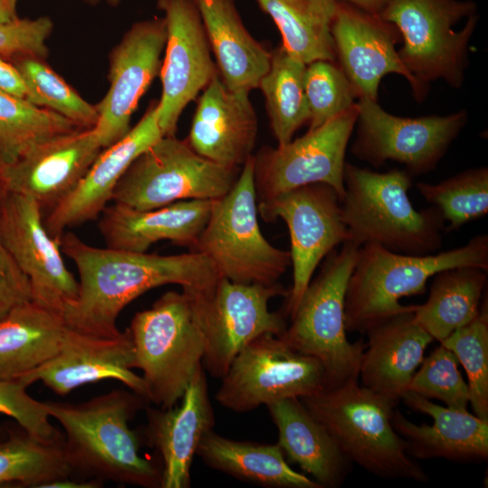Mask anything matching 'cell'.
<instances>
[{
  "mask_svg": "<svg viewBox=\"0 0 488 488\" xmlns=\"http://www.w3.org/2000/svg\"><path fill=\"white\" fill-rule=\"evenodd\" d=\"M61 252L75 264L79 295L63 313L67 325L87 334L115 338L122 334L117 319L133 300L166 284L201 291L220 277L203 254L134 252L87 244L72 232L59 239Z\"/></svg>",
  "mask_w": 488,
  "mask_h": 488,
  "instance_id": "cell-1",
  "label": "cell"
},
{
  "mask_svg": "<svg viewBox=\"0 0 488 488\" xmlns=\"http://www.w3.org/2000/svg\"><path fill=\"white\" fill-rule=\"evenodd\" d=\"M359 249L346 241L325 257L291 317V324L279 336L296 352L321 363L325 389L359 379L366 343L348 341L344 321L345 291Z\"/></svg>",
  "mask_w": 488,
  "mask_h": 488,
  "instance_id": "cell-7",
  "label": "cell"
},
{
  "mask_svg": "<svg viewBox=\"0 0 488 488\" xmlns=\"http://www.w3.org/2000/svg\"><path fill=\"white\" fill-rule=\"evenodd\" d=\"M102 150L93 128L52 137L5 164V191L33 199L44 215L76 189Z\"/></svg>",
  "mask_w": 488,
  "mask_h": 488,
  "instance_id": "cell-20",
  "label": "cell"
},
{
  "mask_svg": "<svg viewBox=\"0 0 488 488\" xmlns=\"http://www.w3.org/2000/svg\"><path fill=\"white\" fill-rule=\"evenodd\" d=\"M54 24L49 16L16 18L0 23V55L11 61L19 56H34L46 60L47 40Z\"/></svg>",
  "mask_w": 488,
  "mask_h": 488,
  "instance_id": "cell-43",
  "label": "cell"
},
{
  "mask_svg": "<svg viewBox=\"0 0 488 488\" xmlns=\"http://www.w3.org/2000/svg\"><path fill=\"white\" fill-rule=\"evenodd\" d=\"M476 10L470 0H387L379 15L398 29L399 57L427 93L433 80L463 84Z\"/></svg>",
  "mask_w": 488,
  "mask_h": 488,
  "instance_id": "cell-8",
  "label": "cell"
},
{
  "mask_svg": "<svg viewBox=\"0 0 488 488\" xmlns=\"http://www.w3.org/2000/svg\"><path fill=\"white\" fill-rule=\"evenodd\" d=\"M416 187L449 222L446 230H457L488 213L487 167L468 169L435 184L417 183Z\"/></svg>",
  "mask_w": 488,
  "mask_h": 488,
  "instance_id": "cell-38",
  "label": "cell"
},
{
  "mask_svg": "<svg viewBox=\"0 0 488 488\" xmlns=\"http://www.w3.org/2000/svg\"><path fill=\"white\" fill-rule=\"evenodd\" d=\"M456 357L467 376L469 404L474 415L488 419V305L478 315L440 342Z\"/></svg>",
  "mask_w": 488,
  "mask_h": 488,
  "instance_id": "cell-39",
  "label": "cell"
},
{
  "mask_svg": "<svg viewBox=\"0 0 488 488\" xmlns=\"http://www.w3.org/2000/svg\"><path fill=\"white\" fill-rule=\"evenodd\" d=\"M412 178L406 169L378 173L346 162L341 211L348 241L407 255L437 252L446 221L434 205L414 208L408 195Z\"/></svg>",
  "mask_w": 488,
  "mask_h": 488,
  "instance_id": "cell-3",
  "label": "cell"
},
{
  "mask_svg": "<svg viewBox=\"0 0 488 488\" xmlns=\"http://www.w3.org/2000/svg\"><path fill=\"white\" fill-rule=\"evenodd\" d=\"M221 380L215 399L221 407L237 413L325 389L324 371L316 359L269 333L245 345Z\"/></svg>",
  "mask_w": 488,
  "mask_h": 488,
  "instance_id": "cell-12",
  "label": "cell"
},
{
  "mask_svg": "<svg viewBox=\"0 0 488 488\" xmlns=\"http://www.w3.org/2000/svg\"><path fill=\"white\" fill-rule=\"evenodd\" d=\"M249 95L227 89L218 73L199 98L188 145L213 163L241 168L252 155L258 129Z\"/></svg>",
  "mask_w": 488,
  "mask_h": 488,
  "instance_id": "cell-24",
  "label": "cell"
},
{
  "mask_svg": "<svg viewBox=\"0 0 488 488\" xmlns=\"http://www.w3.org/2000/svg\"><path fill=\"white\" fill-rule=\"evenodd\" d=\"M277 25L283 47L305 64L333 61L331 26L337 0H256Z\"/></svg>",
  "mask_w": 488,
  "mask_h": 488,
  "instance_id": "cell-33",
  "label": "cell"
},
{
  "mask_svg": "<svg viewBox=\"0 0 488 488\" xmlns=\"http://www.w3.org/2000/svg\"><path fill=\"white\" fill-rule=\"evenodd\" d=\"M18 0H0V23H6L18 18Z\"/></svg>",
  "mask_w": 488,
  "mask_h": 488,
  "instance_id": "cell-47",
  "label": "cell"
},
{
  "mask_svg": "<svg viewBox=\"0 0 488 488\" xmlns=\"http://www.w3.org/2000/svg\"><path fill=\"white\" fill-rule=\"evenodd\" d=\"M157 102L120 140L104 148L76 189L43 217L47 232L59 239L67 229L96 220L112 200L119 179L134 160L161 137Z\"/></svg>",
  "mask_w": 488,
  "mask_h": 488,
  "instance_id": "cell-22",
  "label": "cell"
},
{
  "mask_svg": "<svg viewBox=\"0 0 488 488\" xmlns=\"http://www.w3.org/2000/svg\"><path fill=\"white\" fill-rule=\"evenodd\" d=\"M205 339L204 371L221 379L239 352L255 338L280 336L286 328L284 316L268 309L276 296H287L280 283L241 284L219 277L208 288L188 292Z\"/></svg>",
  "mask_w": 488,
  "mask_h": 488,
  "instance_id": "cell-11",
  "label": "cell"
},
{
  "mask_svg": "<svg viewBox=\"0 0 488 488\" xmlns=\"http://www.w3.org/2000/svg\"><path fill=\"white\" fill-rule=\"evenodd\" d=\"M84 4L94 6L99 5L101 2H104L108 6L117 7L118 6L123 0H81Z\"/></svg>",
  "mask_w": 488,
  "mask_h": 488,
  "instance_id": "cell-48",
  "label": "cell"
},
{
  "mask_svg": "<svg viewBox=\"0 0 488 488\" xmlns=\"http://www.w3.org/2000/svg\"><path fill=\"white\" fill-rule=\"evenodd\" d=\"M408 390L428 399L440 400L451 408L465 410L469 405L468 386L458 370V361L441 343L423 360Z\"/></svg>",
  "mask_w": 488,
  "mask_h": 488,
  "instance_id": "cell-41",
  "label": "cell"
},
{
  "mask_svg": "<svg viewBox=\"0 0 488 488\" xmlns=\"http://www.w3.org/2000/svg\"><path fill=\"white\" fill-rule=\"evenodd\" d=\"M358 117L356 103L303 136L254 155L257 198L272 199L311 183H325L344 194L345 153Z\"/></svg>",
  "mask_w": 488,
  "mask_h": 488,
  "instance_id": "cell-15",
  "label": "cell"
},
{
  "mask_svg": "<svg viewBox=\"0 0 488 488\" xmlns=\"http://www.w3.org/2000/svg\"><path fill=\"white\" fill-rule=\"evenodd\" d=\"M196 455L214 470L264 487L322 488L292 469L277 443L234 440L211 430L202 438Z\"/></svg>",
  "mask_w": 488,
  "mask_h": 488,
  "instance_id": "cell-31",
  "label": "cell"
},
{
  "mask_svg": "<svg viewBox=\"0 0 488 488\" xmlns=\"http://www.w3.org/2000/svg\"><path fill=\"white\" fill-rule=\"evenodd\" d=\"M305 93L308 107L309 129L319 127L352 108L354 90L340 66L318 60L306 64Z\"/></svg>",
  "mask_w": 488,
  "mask_h": 488,
  "instance_id": "cell-40",
  "label": "cell"
},
{
  "mask_svg": "<svg viewBox=\"0 0 488 488\" xmlns=\"http://www.w3.org/2000/svg\"><path fill=\"white\" fill-rule=\"evenodd\" d=\"M166 42L164 17L135 23L109 53V87L97 104L99 118L94 133L104 148L130 130L138 102L160 73L161 54Z\"/></svg>",
  "mask_w": 488,
  "mask_h": 488,
  "instance_id": "cell-18",
  "label": "cell"
},
{
  "mask_svg": "<svg viewBox=\"0 0 488 488\" xmlns=\"http://www.w3.org/2000/svg\"><path fill=\"white\" fill-rule=\"evenodd\" d=\"M156 7L166 23L158 124L163 136H175L183 109L219 72L194 1L156 0Z\"/></svg>",
  "mask_w": 488,
  "mask_h": 488,
  "instance_id": "cell-17",
  "label": "cell"
},
{
  "mask_svg": "<svg viewBox=\"0 0 488 488\" xmlns=\"http://www.w3.org/2000/svg\"><path fill=\"white\" fill-rule=\"evenodd\" d=\"M0 239L27 277L33 302L63 316L79 295L59 239L47 232L43 213L32 198L5 192L0 197Z\"/></svg>",
  "mask_w": 488,
  "mask_h": 488,
  "instance_id": "cell-16",
  "label": "cell"
},
{
  "mask_svg": "<svg viewBox=\"0 0 488 488\" xmlns=\"http://www.w3.org/2000/svg\"><path fill=\"white\" fill-rule=\"evenodd\" d=\"M352 464L385 479L427 482L392 425L397 404L358 380L300 398Z\"/></svg>",
  "mask_w": 488,
  "mask_h": 488,
  "instance_id": "cell-5",
  "label": "cell"
},
{
  "mask_svg": "<svg viewBox=\"0 0 488 488\" xmlns=\"http://www.w3.org/2000/svg\"><path fill=\"white\" fill-rule=\"evenodd\" d=\"M133 343L127 330L117 337L103 338L68 326L57 354L17 381L26 387L41 381L52 392L66 395L80 386L110 379L147 401L145 381L133 371Z\"/></svg>",
  "mask_w": 488,
  "mask_h": 488,
  "instance_id": "cell-21",
  "label": "cell"
},
{
  "mask_svg": "<svg viewBox=\"0 0 488 488\" xmlns=\"http://www.w3.org/2000/svg\"><path fill=\"white\" fill-rule=\"evenodd\" d=\"M356 106L352 153L377 168L388 160L399 162L412 176L434 170L467 121L465 110L413 118L391 115L368 98Z\"/></svg>",
  "mask_w": 488,
  "mask_h": 488,
  "instance_id": "cell-13",
  "label": "cell"
},
{
  "mask_svg": "<svg viewBox=\"0 0 488 488\" xmlns=\"http://www.w3.org/2000/svg\"><path fill=\"white\" fill-rule=\"evenodd\" d=\"M26 389L17 380H0V413L11 417L19 427L42 440H63L64 435L51 423L43 402L31 397Z\"/></svg>",
  "mask_w": 488,
  "mask_h": 488,
  "instance_id": "cell-42",
  "label": "cell"
},
{
  "mask_svg": "<svg viewBox=\"0 0 488 488\" xmlns=\"http://www.w3.org/2000/svg\"><path fill=\"white\" fill-rule=\"evenodd\" d=\"M5 165V163L3 161V159L0 156V197L5 192L4 188V183H3V173H4Z\"/></svg>",
  "mask_w": 488,
  "mask_h": 488,
  "instance_id": "cell-49",
  "label": "cell"
},
{
  "mask_svg": "<svg viewBox=\"0 0 488 488\" xmlns=\"http://www.w3.org/2000/svg\"><path fill=\"white\" fill-rule=\"evenodd\" d=\"M258 212L267 221L282 219L290 235L293 285L286 313L290 318L320 262L349 240L336 191L325 183H311L272 199L259 201Z\"/></svg>",
  "mask_w": 488,
  "mask_h": 488,
  "instance_id": "cell-14",
  "label": "cell"
},
{
  "mask_svg": "<svg viewBox=\"0 0 488 488\" xmlns=\"http://www.w3.org/2000/svg\"><path fill=\"white\" fill-rule=\"evenodd\" d=\"M3 434H4V430L2 427H0V441L5 438Z\"/></svg>",
  "mask_w": 488,
  "mask_h": 488,
  "instance_id": "cell-50",
  "label": "cell"
},
{
  "mask_svg": "<svg viewBox=\"0 0 488 488\" xmlns=\"http://www.w3.org/2000/svg\"><path fill=\"white\" fill-rule=\"evenodd\" d=\"M63 441L42 440L21 427L9 430L0 441V486L44 488L50 483L74 478Z\"/></svg>",
  "mask_w": 488,
  "mask_h": 488,
  "instance_id": "cell-34",
  "label": "cell"
},
{
  "mask_svg": "<svg viewBox=\"0 0 488 488\" xmlns=\"http://www.w3.org/2000/svg\"><path fill=\"white\" fill-rule=\"evenodd\" d=\"M79 128L50 109L0 91V156L5 164L15 162L52 137Z\"/></svg>",
  "mask_w": 488,
  "mask_h": 488,
  "instance_id": "cell-36",
  "label": "cell"
},
{
  "mask_svg": "<svg viewBox=\"0 0 488 488\" xmlns=\"http://www.w3.org/2000/svg\"><path fill=\"white\" fill-rule=\"evenodd\" d=\"M305 68V63L281 45L271 52L269 70L259 82L270 127L278 145L290 142L296 131L308 122Z\"/></svg>",
  "mask_w": 488,
  "mask_h": 488,
  "instance_id": "cell-35",
  "label": "cell"
},
{
  "mask_svg": "<svg viewBox=\"0 0 488 488\" xmlns=\"http://www.w3.org/2000/svg\"><path fill=\"white\" fill-rule=\"evenodd\" d=\"M257 199L251 155L232 188L213 201L192 251L206 256L217 274L232 282L273 285L291 264L290 252L274 247L263 236Z\"/></svg>",
  "mask_w": 488,
  "mask_h": 488,
  "instance_id": "cell-9",
  "label": "cell"
},
{
  "mask_svg": "<svg viewBox=\"0 0 488 488\" xmlns=\"http://www.w3.org/2000/svg\"><path fill=\"white\" fill-rule=\"evenodd\" d=\"M193 1L223 84L231 91L249 94L269 70L271 52L246 29L235 0Z\"/></svg>",
  "mask_w": 488,
  "mask_h": 488,
  "instance_id": "cell-29",
  "label": "cell"
},
{
  "mask_svg": "<svg viewBox=\"0 0 488 488\" xmlns=\"http://www.w3.org/2000/svg\"><path fill=\"white\" fill-rule=\"evenodd\" d=\"M423 305H414L415 320L439 343L479 314L487 271L458 267L436 273Z\"/></svg>",
  "mask_w": 488,
  "mask_h": 488,
  "instance_id": "cell-32",
  "label": "cell"
},
{
  "mask_svg": "<svg viewBox=\"0 0 488 488\" xmlns=\"http://www.w3.org/2000/svg\"><path fill=\"white\" fill-rule=\"evenodd\" d=\"M348 3L365 12L380 14L387 0H337Z\"/></svg>",
  "mask_w": 488,
  "mask_h": 488,
  "instance_id": "cell-46",
  "label": "cell"
},
{
  "mask_svg": "<svg viewBox=\"0 0 488 488\" xmlns=\"http://www.w3.org/2000/svg\"><path fill=\"white\" fill-rule=\"evenodd\" d=\"M213 201L184 200L146 211L114 202L103 210L98 226L108 248L146 252L165 239L192 250Z\"/></svg>",
  "mask_w": 488,
  "mask_h": 488,
  "instance_id": "cell-26",
  "label": "cell"
},
{
  "mask_svg": "<svg viewBox=\"0 0 488 488\" xmlns=\"http://www.w3.org/2000/svg\"><path fill=\"white\" fill-rule=\"evenodd\" d=\"M240 170L202 157L186 140L163 136L129 165L112 201L146 211L184 200H217L232 188Z\"/></svg>",
  "mask_w": 488,
  "mask_h": 488,
  "instance_id": "cell-10",
  "label": "cell"
},
{
  "mask_svg": "<svg viewBox=\"0 0 488 488\" xmlns=\"http://www.w3.org/2000/svg\"><path fill=\"white\" fill-rule=\"evenodd\" d=\"M458 267L488 271L486 234L474 236L456 249L420 256L393 252L377 244H363L345 291L346 331L365 333L394 315L413 311L414 305H400V298L424 294L430 277Z\"/></svg>",
  "mask_w": 488,
  "mask_h": 488,
  "instance_id": "cell-4",
  "label": "cell"
},
{
  "mask_svg": "<svg viewBox=\"0 0 488 488\" xmlns=\"http://www.w3.org/2000/svg\"><path fill=\"white\" fill-rule=\"evenodd\" d=\"M68 325L63 316L33 301L0 320V380H17L59 352Z\"/></svg>",
  "mask_w": 488,
  "mask_h": 488,
  "instance_id": "cell-30",
  "label": "cell"
},
{
  "mask_svg": "<svg viewBox=\"0 0 488 488\" xmlns=\"http://www.w3.org/2000/svg\"><path fill=\"white\" fill-rule=\"evenodd\" d=\"M0 91L25 99L27 88L23 78L13 62L0 55Z\"/></svg>",
  "mask_w": 488,
  "mask_h": 488,
  "instance_id": "cell-45",
  "label": "cell"
},
{
  "mask_svg": "<svg viewBox=\"0 0 488 488\" xmlns=\"http://www.w3.org/2000/svg\"><path fill=\"white\" fill-rule=\"evenodd\" d=\"M147 401L126 389H112L81 403L44 401L64 430V448L74 474L144 488H161L162 467L140 453L129 423Z\"/></svg>",
  "mask_w": 488,
  "mask_h": 488,
  "instance_id": "cell-2",
  "label": "cell"
},
{
  "mask_svg": "<svg viewBox=\"0 0 488 488\" xmlns=\"http://www.w3.org/2000/svg\"><path fill=\"white\" fill-rule=\"evenodd\" d=\"M401 399L409 408L433 419L432 425H418L394 409L393 427L404 440L412 458H444L460 463L483 462L488 458V419L471 414L467 409L436 405L409 390Z\"/></svg>",
  "mask_w": 488,
  "mask_h": 488,
  "instance_id": "cell-25",
  "label": "cell"
},
{
  "mask_svg": "<svg viewBox=\"0 0 488 488\" xmlns=\"http://www.w3.org/2000/svg\"><path fill=\"white\" fill-rule=\"evenodd\" d=\"M267 408L277 428V444L285 457L309 474L322 488L341 486L352 463L301 399H282L267 405Z\"/></svg>",
  "mask_w": 488,
  "mask_h": 488,
  "instance_id": "cell-28",
  "label": "cell"
},
{
  "mask_svg": "<svg viewBox=\"0 0 488 488\" xmlns=\"http://www.w3.org/2000/svg\"><path fill=\"white\" fill-rule=\"evenodd\" d=\"M331 33L340 67L356 98L377 100L380 80L389 73L403 76L418 100L426 96L399 57L395 46L401 38L393 23L378 14L337 1Z\"/></svg>",
  "mask_w": 488,
  "mask_h": 488,
  "instance_id": "cell-19",
  "label": "cell"
},
{
  "mask_svg": "<svg viewBox=\"0 0 488 488\" xmlns=\"http://www.w3.org/2000/svg\"><path fill=\"white\" fill-rule=\"evenodd\" d=\"M30 301H33L30 282L0 239V320Z\"/></svg>",
  "mask_w": 488,
  "mask_h": 488,
  "instance_id": "cell-44",
  "label": "cell"
},
{
  "mask_svg": "<svg viewBox=\"0 0 488 488\" xmlns=\"http://www.w3.org/2000/svg\"><path fill=\"white\" fill-rule=\"evenodd\" d=\"M134 369L142 371L147 401L169 408L181 400L202 365L205 339L192 296L168 291L137 312L127 329Z\"/></svg>",
  "mask_w": 488,
  "mask_h": 488,
  "instance_id": "cell-6",
  "label": "cell"
},
{
  "mask_svg": "<svg viewBox=\"0 0 488 488\" xmlns=\"http://www.w3.org/2000/svg\"><path fill=\"white\" fill-rule=\"evenodd\" d=\"M146 417L145 436L163 459L161 488L190 487L197 448L215 424L202 365L189 382L179 406L147 408Z\"/></svg>",
  "mask_w": 488,
  "mask_h": 488,
  "instance_id": "cell-23",
  "label": "cell"
},
{
  "mask_svg": "<svg viewBox=\"0 0 488 488\" xmlns=\"http://www.w3.org/2000/svg\"><path fill=\"white\" fill-rule=\"evenodd\" d=\"M365 333L368 343L360 365L361 384L397 404L434 339L415 320L413 311L394 315Z\"/></svg>",
  "mask_w": 488,
  "mask_h": 488,
  "instance_id": "cell-27",
  "label": "cell"
},
{
  "mask_svg": "<svg viewBox=\"0 0 488 488\" xmlns=\"http://www.w3.org/2000/svg\"><path fill=\"white\" fill-rule=\"evenodd\" d=\"M10 61L23 78L28 102L62 116L80 128L96 126L99 118L96 106L85 100L48 65L46 60L19 56Z\"/></svg>",
  "mask_w": 488,
  "mask_h": 488,
  "instance_id": "cell-37",
  "label": "cell"
}]
</instances>
